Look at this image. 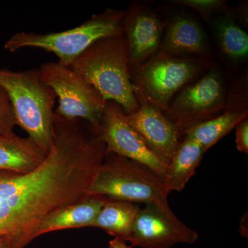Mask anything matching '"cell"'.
Listing matches in <instances>:
<instances>
[{
    "label": "cell",
    "mask_w": 248,
    "mask_h": 248,
    "mask_svg": "<svg viewBox=\"0 0 248 248\" xmlns=\"http://www.w3.org/2000/svg\"><path fill=\"white\" fill-rule=\"evenodd\" d=\"M87 179L74 153L55 146L37 169L27 173L0 170V238L24 247L52 212L84 200Z\"/></svg>",
    "instance_id": "1"
},
{
    "label": "cell",
    "mask_w": 248,
    "mask_h": 248,
    "mask_svg": "<svg viewBox=\"0 0 248 248\" xmlns=\"http://www.w3.org/2000/svg\"><path fill=\"white\" fill-rule=\"evenodd\" d=\"M69 67L97 89L107 102L117 103L127 115L138 110L140 104L130 77L129 46L124 34L94 42Z\"/></svg>",
    "instance_id": "2"
},
{
    "label": "cell",
    "mask_w": 248,
    "mask_h": 248,
    "mask_svg": "<svg viewBox=\"0 0 248 248\" xmlns=\"http://www.w3.org/2000/svg\"><path fill=\"white\" fill-rule=\"evenodd\" d=\"M0 85L9 94L17 125L48 155L54 138L57 96L53 90L42 81L37 69L16 72L0 68Z\"/></svg>",
    "instance_id": "3"
},
{
    "label": "cell",
    "mask_w": 248,
    "mask_h": 248,
    "mask_svg": "<svg viewBox=\"0 0 248 248\" xmlns=\"http://www.w3.org/2000/svg\"><path fill=\"white\" fill-rule=\"evenodd\" d=\"M103 196L110 200L143 203L177 218L170 208L164 178L140 163L109 153L94 177L89 196Z\"/></svg>",
    "instance_id": "4"
},
{
    "label": "cell",
    "mask_w": 248,
    "mask_h": 248,
    "mask_svg": "<svg viewBox=\"0 0 248 248\" xmlns=\"http://www.w3.org/2000/svg\"><path fill=\"white\" fill-rule=\"evenodd\" d=\"M124 14L122 10L108 9L102 14L93 15L78 27L61 32H17L5 43L4 48L11 53L24 48L42 49L55 54L59 62L69 66L94 42L124 35Z\"/></svg>",
    "instance_id": "5"
},
{
    "label": "cell",
    "mask_w": 248,
    "mask_h": 248,
    "mask_svg": "<svg viewBox=\"0 0 248 248\" xmlns=\"http://www.w3.org/2000/svg\"><path fill=\"white\" fill-rule=\"evenodd\" d=\"M203 59H180L161 53L130 70L136 97L143 98L163 112L173 98L203 71Z\"/></svg>",
    "instance_id": "6"
},
{
    "label": "cell",
    "mask_w": 248,
    "mask_h": 248,
    "mask_svg": "<svg viewBox=\"0 0 248 248\" xmlns=\"http://www.w3.org/2000/svg\"><path fill=\"white\" fill-rule=\"evenodd\" d=\"M37 71L58 99L55 115L86 121L98 133L107 101L97 90L71 67L58 61L43 63Z\"/></svg>",
    "instance_id": "7"
},
{
    "label": "cell",
    "mask_w": 248,
    "mask_h": 248,
    "mask_svg": "<svg viewBox=\"0 0 248 248\" xmlns=\"http://www.w3.org/2000/svg\"><path fill=\"white\" fill-rule=\"evenodd\" d=\"M227 93L222 76L212 70L186 85L173 98L165 115L184 135L186 130L215 118L226 108Z\"/></svg>",
    "instance_id": "8"
},
{
    "label": "cell",
    "mask_w": 248,
    "mask_h": 248,
    "mask_svg": "<svg viewBox=\"0 0 248 248\" xmlns=\"http://www.w3.org/2000/svg\"><path fill=\"white\" fill-rule=\"evenodd\" d=\"M97 133L107 146V154L133 160L160 177H166L168 166L148 149L140 134L126 122L125 112L117 103L107 102Z\"/></svg>",
    "instance_id": "9"
},
{
    "label": "cell",
    "mask_w": 248,
    "mask_h": 248,
    "mask_svg": "<svg viewBox=\"0 0 248 248\" xmlns=\"http://www.w3.org/2000/svg\"><path fill=\"white\" fill-rule=\"evenodd\" d=\"M197 232L178 218H171L154 205H146L139 210L130 242L132 247L170 248L178 244L197 242Z\"/></svg>",
    "instance_id": "10"
},
{
    "label": "cell",
    "mask_w": 248,
    "mask_h": 248,
    "mask_svg": "<svg viewBox=\"0 0 248 248\" xmlns=\"http://www.w3.org/2000/svg\"><path fill=\"white\" fill-rule=\"evenodd\" d=\"M140 108L125 119L143 139L150 150L166 166L172 161L180 143V130L162 111L138 97Z\"/></svg>",
    "instance_id": "11"
},
{
    "label": "cell",
    "mask_w": 248,
    "mask_h": 248,
    "mask_svg": "<svg viewBox=\"0 0 248 248\" xmlns=\"http://www.w3.org/2000/svg\"><path fill=\"white\" fill-rule=\"evenodd\" d=\"M124 33L128 42L130 70L153 58L161 46L162 24L151 9L134 6L124 18Z\"/></svg>",
    "instance_id": "12"
},
{
    "label": "cell",
    "mask_w": 248,
    "mask_h": 248,
    "mask_svg": "<svg viewBox=\"0 0 248 248\" xmlns=\"http://www.w3.org/2000/svg\"><path fill=\"white\" fill-rule=\"evenodd\" d=\"M109 200L103 196H90L78 203L66 205L52 212L35 228L34 239L50 232L92 227L97 215Z\"/></svg>",
    "instance_id": "13"
},
{
    "label": "cell",
    "mask_w": 248,
    "mask_h": 248,
    "mask_svg": "<svg viewBox=\"0 0 248 248\" xmlns=\"http://www.w3.org/2000/svg\"><path fill=\"white\" fill-rule=\"evenodd\" d=\"M160 53L169 55H196L203 56L209 50L206 35L197 21L181 16L171 22L161 45Z\"/></svg>",
    "instance_id": "14"
},
{
    "label": "cell",
    "mask_w": 248,
    "mask_h": 248,
    "mask_svg": "<svg viewBox=\"0 0 248 248\" xmlns=\"http://www.w3.org/2000/svg\"><path fill=\"white\" fill-rule=\"evenodd\" d=\"M47 155L31 140L13 133L0 135V170L27 173L37 169Z\"/></svg>",
    "instance_id": "15"
},
{
    "label": "cell",
    "mask_w": 248,
    "mask_h": 248,
    "mask_svg": "<svg viewBox=\"0 0 248 248\" xmlns=\"http://www.w3.org/2000/svg\"><path fill=\"white\" fill-rule=\"evenodd\" d=\"M203 148L195 140L186 138L180 142L172 161L168 166L164 184L166 193L181 192L200 166L203 155Z\"/></svg>",
    "instance_id": "16"
},
{
    "label": "cell",
    "mask_w": 248,
    "mask_h": 248,
    "mask_svg": "<svg viewBox=\"0 0 248 248\" xmlns=\"http://www.w3.org/2000/svg\"><path fill=\"white\" fill-rule=\"evenodd\" d=\"M140 209L135 203L110 200L101 210L92 227L101 228L117 239L129 241Z\"/></svg>",
    "instance_id": "17"
},
{
    "label": "cell",
    "mask_w": 248,
    "mask_h": 248,
    "mask_svg": "<svg viewBox=\"0 0 248 248\" xmlns=\"http://www.w3.org/2000/svg\"><path fill=\"white\" fill-rule=\"evenodd\" d=\"M246 117L248 109L225 108L223 113L189 128L184 135L197 141L205 153L231 133L236 124Z\"/></svg>",
    "instance_id": "18"
},
{
    "label": "cell",
    "mask_w": 248,
    "mask_h": 248,
    "mask_svg": "<svg viewBox=\"0 0 248 248\" xmlns=\"http://www.w3.org/2000/svg\"><path fill=\"white\" fill-rule=\"evenodd\" d=\"M215 31L222 53L230 61L238 63L248 58V35L236 22L232 9L220 14Z\"/></svg>",
    "instance_id": "19"
},
{
    "label": "cell",
    "mask_w": 248,
    "mask_h": 248,
    "mask_svg": "<svg viewBox=\"0 0 248 248\" xmlns=\"http://www.w3.org/2000/svg\"><path fill=\"white\" fill-rule=\"evenodd\" d=\"M172 2L190 8L207 19L214 14H223L229 9L226 1L223 0H174Z\"/></svg>",
    "instance_id": "20"
},
{
    "label": "cell",
    "mask_w": 248,
    "mask_h": 248,
    "mask_svg": "<svg viewBox=\"0 0 248 248\" xmlns=\"http://www.w3.org/2000/svg\"><path fill=\"white\" fill-rule=\"evenodd\" d=\"M16 125L17 123L9 94L0 85V135L14 133Z\"/></svg>",
    "instance_id": "21"
},
{
    "label": "cell",
    "mask_w": 248,
    "mask_h": 248,
    "mask_svg": "<svg viewBox=\"0 0 248 248\" xmlns=\"http://www.w3.org/2000/svg\"><path fill=\"white\" fill-rule=\"evenodd\" d=\"M236 148L240 153H248V118L245 117L236 124Z\"/></svg>",
    "instance_id": "22"
},
{
    "label": "cell",
    "mask_w": 248,
    "mask_h": 248,
    "mask_svg": "<svg viewBox=\"0 0 248 248\" xmlns=\"http://www.w3.org/2000/svg\"><path fill=\"white\" fill-rule=\"evenodd\" d=\"M21 243L8 238H0V248H23Z\"/></svg>",
    "instance_id": "23"
},
{
    "label": "cell",
    "mask_w": 248,
    "mask_h": 248,
    "mask_svg": "<svg viewBox=\"0 0 248 248\" xmlns=\"http://www.w3.org/2000/svg\"><path fill=\"white\" fill-rule=\"evenodd\" d=\"M108 248H133V247L127 246L125 241L114 238V239L109 243Z\"/></svg>",
    "instance_id": "24"
}]
</instances>
